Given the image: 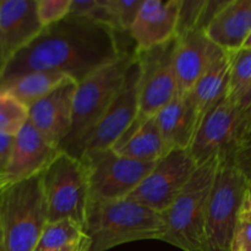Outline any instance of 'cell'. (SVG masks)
<instances>
[{"mask_svg":"<svg viewBox=\"0 0 251 251\" xmlns=\"http://www.w3.org/2000/svg\"><path fill=\"white\" fill-rule=\"evenodd\" d=\"M125 51L117 32L88 20L66 17L43 29L0 70V86L39 71L65 74L80 82Z\"/></svg>","mask_w":251,"mask_h":251,"instance_id":"obj_1","label":"cell"},{"mask_svg":"<svg viewBox=\"0 0 251 251\" xmlns=\"http://www.w3.org/2000/svg\"><path fill=\"white\" fill-rule=\"evenodd\" d=\"M85 229L91 240L90 251H107L139 240H161L163 216L130 198L90 201Z\"/></svg>","mask_w":251,"mask_h":251,"instance_id":"obj_2","label":"cell"},{"mask_svg":"<svg viewBox=\"0 0 251 251\" xmlns=\"http://www.w3.org/2000/svg\"><path fill=\"white\" fill-rule=\"evenodd\" d=\"M137 53L125 50L77 82L74 95L73 123L60 150L80 158L85 140L122 90Z\"/></svg>","mask_w":251,"mask_h":251,"instance_id":"obj_3","label":"cell"},{"mask_svg":"<svg viewBox=\"0 0 251 251\" xmlns=\"http://www.w3.org/2000/svg\"><path fill=\"white\" fill-rule=\"evenodd\" d=\"M223 157L200 164L181 193L162 213L166 242L183 251H208L206 211L216 174Z\"/></svg>","mask_w":251,"mask_h":251,"instance_id":"obj_4","label":"cell"},{"mask_svg":"<svg viewBox=\"0 0 251 251\" xmlns=\"http://www.w3.org/2000/svg\"><path fill=\"white\" fill-rule=\"evenodd\" d=\"M5 251H36L48 225L43 173L12 183L0 194Z\"/></svg>","mask_w":251,"mask_h":251,"instance_id":"obj_5","label":"cell"},{"mask_svg":"<svg viewBox=\"0 0 251 251\" xmlns=\"http://www.w3.org/2000/svg\"><path fill=\"white\" fill-rule=\"evenodd\" d=\"M249 196V181L233 161H221L206 211L208 251H232L235 230Z\"/></svg>","mask_w":251,"mask_h":251,"instance_id":"obj_6","label":"cell"},{"mask_svg":"<svg viewBox=\"0 0 251 251\" xmlns=\"http://www.w3.org/2000/svg\"><path fill=\"white\" fill-rule=\"evenodd\" d=\"M43 186L48 222L73 220L85 227L90 185L81 158L60 150L43 172Z\"/></svg>","mask_w":251,"mask_h":251,"instance_id":"obj_7","label":"cell"},{"mask_svg":"<svg viewBox=\"0 0 251 251\" xmlns=\"http://www.w3.org/2000/svg\"><path fill=\"white\" fill-rule=\"evenodd\" d=\"M90 185V201L129 198L154 163L134 161L113 149L87 151L81 154Z\"/></svg>","mask_w":251,"mask_h":251,"instance_id":"obj_8","label":"cell"},{"mask_svg":"<svg viewBox=\"0 0 251 251\" xmlns=\"http://www.w3.org/2000/svg\"><path fill=\"white\" fill-rule=\"evenodd\" d=\"M198 167L190 150H171L154 163L129 198L163 213L181 193Z\"/></svg>","mask_w":251,"mask_h":251,"instance_id":"obj_9","label":"cell"},{"mask_svg":"<svg viewBox=\"0 0 251 251\" xmlns=\"http://www.w3.org/2000/svg\"><path fill=\"white\" fill-rule=\"evenodd\" d=\"M176 39L152 50L137 53L141 64L139 119L154 117L179 93L173 63Z\"/></svg>","mask_w":251,"mask_h":251,"instance_id":"obj_10","label":"cell"},{"mask_svg":"<svg viewBox=\"0 0 251 251\" xmlns=\"http://www.w3.org/2000/svg\"><path fill=\"white\" fill-rule=\"evenodd\" d=\"M140 82L141 64L137 55L120 92L85 140L81 154L87 151L112 149L131 126L139 114Z\"/></svg>","mask_w":251,"mask_h":251,"instance_id":"obj_11","label":"cell"},{"mask_svg":"<svg viewBox=\"0 0 251 251\" xmlns=\"http://www.w3.org/2000/svg\"><path fill=\"white\" fill-rule=\"evenodd\" d=\"M198 166L215 157H233L238 150L237 104L227 95L201 120L190 146Z\"/></svg>","mask_w":251,"mask_h":251,"instance_id":"obj_12","label":"cell"},{"mask_svg":"<svg viewBox=\"0 0 251 251\" xmlns=\"http://www.w3.org/2000/svg\"><path fill=\"white\" fill-rule=\"evenodd\" d=\"M181 0H144L129 34L135 51L144 53L176 38Z\"/></svg>","mask_w":251,"mask_h":251,"instance_id":"obj_13","label":"cell"},{"mask_svg":"<svg viewBox=\"0 0 251 251\" xmlns=\"http://www.w3.org/2000/svg\"><path fill=\"white\" fill-rule=\"evenodd\" d=\"M43 29L37 0H0V70Z\"/></svg>","mask_w":251,"mask_h":251,"instance_id":"obj_14","label":"cell"},{"mask_svg":"<svg viewBox=\"0 0 251 251\" xmlns=\"http://www.w3.org/2000/svg\"><path fill=\"white\" fill-rule=\"evenodd\" d=\"M223 51L208 38L203 29H193L176 37L173 63L179 92H190Z\"/></svg>","mask_w":251,"mask_h":251,"instance_id":"obj_15","label":"cell"},{"mask_svg":"<svg viewBox=\"0 0 251 251\" xmlns=\"http://www.w3.org/2000/svg\"><path fill=\"white\" fill-rule=\"evenodd\" d=\"M76 85L69 81L28 107V122L58 149L71 129Z\"/></svg>","mask_w":251,"mask_h":251,"instance_id":"obj_16","label":"cell"},{"mask_svg":"<svg viewBox=\"0 0 251 251\" xmlns=\"http://www.w3.org/2000/svg\"><path fill=\"white\" fill-rule=\"evenodd\" d=\"M60 149L51 145L29 122L15 136L5 174L10 181L25 180L43 173Z\"/></svg>","mask_w":251,"mask_h":251,"instance_id":"obj_17","label":"cell"},{"mask_svg":"<svg viewBox=\"0 0 251 251\" xmlns=\"http://www.w3.org/2000/svg\"><path fill=\"white\" fill-rule=\"evenodd\" d=\"M251 32V0H227L205 28L208 38L222 50L243 48Z\"/></svg>","mask_w":251,"mask_h":251,"instance_id":"obj_18","label":"cell"},{"mask_svg":"<svg viewBox=\"0 0 251 251\" xmlns=\"http://www.w3.org/2000/svg\"><path fill=\"white\" fill-rule=\"evenodd\" d=\"M154 117L168 151L174 149H190L200 125L190 92H179Z\"/></svg>","mask_w":251,"mask_h":251,"instance_id":"obj_19","label":"cell"},{"mask_svg":"<svg viewBox=\"0 0 251 251\" xmlns=\"http://www.w3.org/2000/svg\"><path fill=\"white\" fill-rule=\"evenodd\" d=\"M112 149L122 156L145 163H156L168 152L156 117L136 118Z\"/></svg>","mask_w":251,"mask_h":251,"instance_id":"obj_20","label":"cell"},{"mask_svg":"<svg viewBox=\"0 0 251 251\" xmlns=\"http://www.w3.org/2000/svg\"><path fill=\"white\" fill-rule=\"evenodd\" d=\"M232 58L233 53L223 51L190 91L200 123L206 113L227 95Z\"/></svg>","mask_w":251,"mask_h":251,"instance_id":"obj_21","label":"cell"},{"mask_svg":"<svg viewBox=\"0 0 251 251\" xmlns=\"http://www.w3.org/2000/svg\"><path fill=\"white\" fill-rule=\"evenodd\" d=\"M69 81L75 80L55 71H39L14 78L0 86V90L9 91L25 105L29 107Z\"/></svg>","mask_w":251,"mask_h":251,"instance_id":"obj_22","label":"cell"},{"mask_svg":"<svg viewBox=\"0 0 251 251\" xmlns=\"http://www.w3.org/2000/svg\"><path fill=\"white\" fill-rule=\"evenodd\" d=\"M91 240L85 227L73 220L48 222L36 250L90 251Z\"/></svg>","mask_w":251,"mask_h":251,"instance_id":"obj_23","label":"cell"},{"mask_svg":"<svg viewBox=\"0 0 251 251\" xmlns=\"http://www.w3.org/2000/svg\"><path fill=\"white\" fill-rule=\"evenodd\" d=\"M28 122V107L6 90H0V132L16 136Z\"/></svg>","mask_w":251,"mask_h":251,"instance_id":"obj_24","label":"cell"},{"mask_svg":"<svg viewBox=\"0 0 251 251\" xmlns=\"http://www.w3.org/2000/svg\"><path fill=\"white\" fill-rule=\"evenodd\" d=\"M251 83V49L242 48L233 53L227 96L235 104Z\"/></svg>","mask_w":251,"mask_h":251,"instance_id":"obj_25","label":"cell"},{"mask_svg":"<svg viewBox=\"0 0 251 251\" xmlns=\"http://www.w3.org/2000/svg\"><path fill=\"white\" fill-rule=\"evenodd\" d=\"M144 0H100L114 32L129 33Z\"/></svg>","mask_w":251,"mask_h":251,"instance_id":"obj_26","label":"cell"},{"mask_svg":"<svg viewBox=\"0 0 251 251\" xmlns=\"http://www.w3.org/2000/svg\"><path fill=\"white\" fill-rule=\"evenodd\" d=\"M207 0H181L176 37L193 29L205 31V11Z\"/></svg>","mask_w":251,"mask_h":251,"instance_id":"obj_27","label":"cell"},{"mask_svg":"<svg viewBox=\"0 0 251 251\" xmlns=\"http://www.w3.org/2000/svg\"><path fill=\"white\" fill-rule=\"evenodd\" d=\"M71 0H37V15L44 28L69 16Z\"/></svg>","mask_w":251,"mask_h":251,"instance_id":"obj_28","label":"cell"},{"mask_svg":"<svg viewBox=\"0 0 251 251\" xmlns=\"http://www.w3.org/2000/svg\"><path fill=\"white\" fill-rule=\"evenodd\" d=\"M251 137V83L237 102L238 150ZM237 150V151H238Z\"/></svg>","mask_w":251,"mask_h":251,"instance_id":"obj_29","label":"cell"},{"mask_svg":"<svg viewBox=\"0 0 251 251\" xmlns=\"http://www.w3.org/2000/svg\"><path fill=\"white\" fill-rule=\"evenodd\" d=\"M232 249L251 251V216L247 215L245 212H243L240 216Z\"/></svg>","mask_w":251,"mask_h":251,"instance_id":"obj_30","label":"cell"},{"mask_svg":"<svg viewBox=\"0 0 251 251\" xmlns=\"http://www.w3.org/2000/svg\"><path fill=\"white\" fill-rule=\"evenodd\" d=\"M233 161L237 164L238 168L243 172L247 176L249 184L251 183V137L248 141H245L239 147L237 152L233 156Z\"/></svg>","mask_w":251,"mask_h":251,"instance_id":"obj_31","label":"cell"},{"mask_svg":"<svg viewBox=\"0 0 251 251\" xmlns=\"http://www.w3.org/2000/svg\"><path fill=\"white\" fill-rule=\"evenodd\" d=\"M15 136L0 132V174H5L11 156Z\"/></svg>","mask_w":251,"mask_h":251,"instance_id":"obj_32","label":"cell"},{"mask_svg":"<svg viewBox=\"0 0 251 251\" xmlns=\"http://www.w3.org/2000/svg\"><path fill=\"white\" fill-rule=\"evenodd\" d=\"M10 184H11V181L7 178L6 174H0V194H1Z\"/></svg>","mask_w":251,"mask_h":251,"instance_id":"obj_33","label":"cell"},{"mask_svg":"<svg viewBox=\"0 0 251 251\" xmlns=\"http://www.w3.org/2000/svg\"><path fill=\"white\" fill-rule=\"evenodd\" d=\"M243 212H245L247 215L251 216V195L249 194V196H248L247 199V202H245V206H244V210H243Z\"/></svg>","mask_w":251,"mask_h":251,"instance_id":"obj_34","label":"cell"},{"mask_svg":"<svg viewBox=\"0 0 251 251\" xmlns=\"http://www.w3.org/2000/svg\"><path fill=\"white\" fill-rule=\"evenodd\" d=\"M0 251H5L4 250V235H2L1 225H0Z\"/></svg>","mask_w":251,"mask_h":251,"instance_id":"obj_35","label":"cell"},{"mask_svg":"<svg viewBox=\"0 0 251 251\" xmlns=\"http://www.w3.org/2000/svg\"><path fill=\"white\" fill-rule=\"evenodd\" d=\"M243 48H250L251 49V32H250L249 36H248V38H247V41H245Z\"/></svg>","mask_w":251,"mask_h":251,"instance_id":"obj_36","label":"cell"},{"mask_svg":"<svg viewBox=\"0 0 251 251\" xmlns=\"http://www.w3.org/2000/svg\"><path fill=\"white\" fill-rule=\"evenodd\" d=\"M249 194L251 195V183L249 184Z\"/></svg>","mask_w":251,"mask_h":251,"instance_id":"obj_37","label":"cell"},{"mask_svg":"<svg viewBox=\"0 0 251 251\" xmlns=\"http://www.w3.org/2000/svg\"><path fill=\"white\" fill-rule=\"evenodd\" d=\"M232 251H242V250H239V249H232Z\"/></svg>","mask_w":251,"mask_h":251,"instance_id":"obj_38","label":"cell"},{"mask_svg":"<svg viewBox=\"0 0 251 251\" xmlns=\"http://www.w3.org/2000/svg\"><path fill=\"white\" fill-rule=\"evenodd\" d=\"M36 251H41V250H36Z\"/></svg>","mask_w":251,"mask_h":251,"instance_id":"obj_39","label":"cell"}]
</instances>
